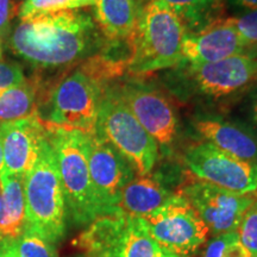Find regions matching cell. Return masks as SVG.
Instances as JSON below:
<instances>
[{
	"label": "cell",
	"instance_id": "cell-10",
	"mask_svg": "<svg viewBox=\"0 0 257 257\" xmlns=\"http://www.w3.org/2000/svg\"><path fill=\"white\" fill-rule=\"evenodd\" d=\"M115 89L136 119L146 128L160 148L169 150L179 131L174 105L163 92L143 80L115 81Z\"/></svg>",
	"mask_w": 257,
	"mask_h": 257
},
{
	"label": "cell",
	"instance_id": "cell-25",
	"mask_svg": "<svg viewBox=\"0 0 257 257\" xmlns=\"http://www.w3.org/2000/svg\"><path fill=\"white\" fill-rule=\"evenodd\" d=\"M237 233L245 249L257 257V192L255 200L240 220Z\"/></svg>",
	"mask_w": 257,
	"mask_h": 257
},
{
	"label": "cell",
	"instance_id": "cell-22",
	"mask_svg": "<svg viewBox=\"0 0 257 257\" xmlns=\"http://www.w3.org/2000/svg\"><path fill=\"white\" fill-rule=\"evenodd\" d=\"M94 0H24L18 11L21 21L93 6Z\"/></svg>",
	"mask_w": 257,
	"mask_h": 257
},
{
	"label": "cell",
	"instance_id": "cell-21",
	"mask_svg": "<svg viewBox=\"0 0 257 257\" xmlns=\"http://www.w3.org/2000/svg\"><path fill=\"white\" fill-rule=\"evenodd\" d=\"M180 18L186 32L197 31L217 17L224 0H162Z\"/></svg>",
	"mask_w": 257,
	"mask_h": 257
},
{
	"label": "cell",
	"instance_id": "cell-9",
	"mask_svg": "<svg viewBox=\"0 0 257 257\" xmlns=\"http://www.w3.org/2000/svg\"><path fill=\"white\" fill-rule=\"evenodd\" d=\"M185 165L195 178L239 194L257 192V163L244 161L202 142L186 149Z\"/></svg>",
	"mask_w": 257,
	"mask_h": 257
},
{
	"label": "cell",
	"instance_id": "cell-1",
	"mask_svg": "<svg viewBox=\"0 0 257 257\" xmlns=\"http://www.w3.org/2000/svg\"><path fill=\"white\" fill-rule=\"evenodd\" d=\"M6 38L14 55L36 69L81 63L101 53L106 42L94 18L80 10L21 21Z\"/></svg>",
	"mask_w": 257,
	"mask_h": 257
},
{
	"label": "cell",
	"instance_id": "cell-30",
	"mask_svg": "<svg viewBox=\"0 0 257 257\" xmlns=\"http://www.w3.org/2000/svg\"><path fill=\"white\" fill-rule=\"evenodd\" d=\"M0 257H18L12 246V240H0Z\"/></svg>",
	"mask_w": 257,
	"mask_h": 257
},
{
	"label": "cell",
	"instance_id": "cell-3",
	"mask_svg": "<svg viewBox=\"0 0 257 257\" xmlns=\"http://www.w3.org/2000/svg\"><path fill=\"white\" fill-rule=\"evenodd\" d=\"M104 69L91 56L63 76L48 95L43 121L55 126L78 128L95 134L99 108L105 88L110 83Z\"/></svg>",
	"mask_w": 257,
	"mask_h": 257
},
{
	"label": "cell",
	"instance_id": "cell-20",
	"mask_svg": "<svg viewBox=\"0 0 257 257\" xmlns=\"http://www.w3.org/2000/svg\"><path fill=\"white\" fill-rule=\"evenodd\" d=\"M43 96V81L37 74L8 89L0 95V125L40 115Z\"/></svg>",
	"mask_w": 257,
	"mask_h": 257
},
{
	"label": "cell",
	"instance_id": "cell-26",
	"mask_svg": "<svg viewBox=\"0 0 257 257\" xmlns=\"http://www.w3.org/2000/svg\"><path fill=\"white\" fill-rule=\"evenodd\" d=\"M230 21L239 36L257 54V11L240 12L236 17H230Z\"/></svg>",
	"mask_w": 257,
	"mask_h": 257
},
{
	"label": "cell",
	"instance_id": "cell-29",
	"mask_svg": "<svg viewBox=\"0 0 257 257\" xmlns=\"http://www.w3.org/2000/svg\"><path fill=\"white\" fill-rule=\"evenodd\" d=\"M227 3L237 11H257V0H227Z\"/></svg>",
	"mask_w": 257,
	"mask_h": 257
},
{
	"label": "cell",
	"instance_id": "cell-27",
	"mask_svg": "<svg viewBox=\"0 0 257 257\" xmlns=\"http://www.w3.org/2000/svg\"><path fill=\"white\" fill-rule=\"evenodd\" d=\"M27 76L21 64L0 60V95L8 89L23 82Z\"/></svg>",
	"mask_w": 257,
	"mask_h": 257
},
{
	"label": "cell",
	"instance_id": "cell-19",
	"mask_svg": "<svg viewBox=\"0 0 257 257\" xmlns=\"http://www.w3.org/2000/svg\"><path fill=\"white\" fill-rule=\"evenodd\" d=\"M0 240L17 239L25 229V175L2 173Z\"/></svg>",
	"mask_w": 257,
	"mask_h": 257
},
{
	"label": "cell",
	"instance_id": "cell-32",
	"mask_svg": "<svg viewBox=\"0 0 257 257\" xmlns=\"http://www.w3.org/2000/svg\"><path fill=\"white\" fill-rule=\"evenodd\" d=\"M3 169H4V154H3V146L0 141V175H2Z\"/></svg>",
	"mask_w": 257,
	"mask_h": 257
},
{
	"label": "cell",
	"instance_id": "cell-8",
	"mask_svg": "<svg viewBox=\"0 0 257 257\" xmlns=\"http://www.w3.org/2000/svg\"><path fill=\"white\" fill-rule=\"evenodd\" d=\"M148 233L160 248L188 257L206 243L210 230L180 193L142 218Z\"/></svg>",
	"mask_w": 257,
	"mask_h": 257
},
{
	"label": "cell",
	"instance_id": "cell-4",
	"mask_svg": "<svg viewBox=\"0 0 257 257\" xmlns=\"http://www.w3.org/2000/svg\"><path fill=\"white\" fill-rule=\"evenodd\" d=\"M47 138L55 153L67 217L76 226H87L102 217L91 181L87 160V133L44 121Z\"/></svg>",
	"mask_w": 257,
	"mask_h": 257
},
{
	"label": "cell",
	"instance_id": "cell-33",
	"mask_svg": "<svg viewBox=\"0 0 257 257\" xmlns=\"http://www.w3.org/2000/svg\"><path fill=\"white\" fill-rule=\"evenodd\" d=\"M3 206V186H2V180H0V211H2Z\"/></svg>",
	"mask_w": 257,
	"mask_h": 257
},
{
	"label": "cell",
	"instance_id": "cell-24",
	"mask_svg": "<svg viewBox=\"0 0 257 257\" xmlns=\"http://www.w3.org/2000/svg\"><path fill=\"white\" fill-rule=\"evenodd\" d=\"M12 246L18 257H57L54 244L27 229L17 239L12 240Z\"/></svg>",
	"mask_w": 257,
	"mask_h": 257
},
{
	"label": "cell",
	"instance_id": "cell-18",
	"mask_svg": "<svg viewBox=\"0 0 257 257\" xmlns=\"http://www.w3.org/2000/svg\"><path fill=\"white\" fill-rule=\"evenodd\" d=\"M174 194L152 173L136 175L123 189L119 211L125 216L143 218L162 206Z\"/></svg>",
	"mask_w": 257,
	"mask_h": 257
},
{
	"label": "cell",
	"instance_id": "cell-35",
	"mask_svg": "<svg viewBox=\"0 0 257 257\" xmlns=\"http://www.w3.org/2000/svg\"><path fill=\"white\" fill-rule=\"evenodd\" d=\"M76 257H87V256H85V255H82V256H76Z\"/></svg>",
	"mask_w": 257,
	"mask_h": 257
},
{
	"label": "cell",
	"instance_id": "cell-13",
	"mask_svg": "<svg viewBox=\"0 0 257 257\" xmlns=\"http://www.w3.org/2000/svg\"><path fill=\"white\" fill-rule=\"evenodd\" d=\"M179 193L187 199L213 234L237 231L256 198V193L239 194L199 179L188 182Z\"/></svg>",
	"mask_w": 257,
	"mask_h": 257
},
{
	"label": "cell",
	"instance_id": "cell-28",
	"mask_svg": "<svg viewBox=\"0 0 257 257\" xmlns=\"http://www.w3.org/2000/svg\"><path fill=\"white\" fill-rule=\"evenodd\" d=\"M18 6L14 0H0V38L4 41L10 34L11 22L18 16Z\"/></svg>",
	"mask_w": 257,
	"mask_h": 257
},
{
	"label": "cell",
	"instance_id": "cell-15",
	"mask_svg": "<svg viewBox=\"0 0 257 257\" xmlns=\"http://www.w3.org/2000/svg\"><path fill=\"white\" fill-rule=\"evenodd\" d=\"M47 128L40 115L0 125L4 169L9 174L27 175L40 154Z\"/></svg>",
	"mask_w": 257,
	"mask_h": 257
},
{
	"label": "cell",
	"instance_id": "cell-34",
	"mask_svg": "<svg viewBox=\"0 0 257 257\" xmlns=\"http://www.w3.org/2000/svg\"><path fill=\"white\" fill-rule=\"evenodd\" d=\"M2 56H3V40L0 38V60H2Z\"/></svg>",
	"mask_w": 257,
	"mask_h": 257
},
{
	"label": "cell",
	"instance_id": "cell-23",
	"mask_svg": "<svg viewBox=\"0 0 257 257\" xmlns=\"http://www.w3.org/2000/svg\"><path fill=\"white\" fill-rule=\"evenodd\" d=\"M202 257H253L240 242L237 231L214 234L208 240Z\"/></svg>",
	"mask_w": 257,
	"mask_h": 257
},
{
	"label": "cell",
	"instance_id": "cell-6",
	"mask_svg": "<svg viewBox=\"0 0 257 257\" xmlns=\"http://www.w3.org/2000/svg\"><path fill=\"white\" fill-rule=\"evenodd\" d=\"M114 82L102 94L95 134L117 149L137 175H148L156 165L160 147L121 100Z\"/></svg>",
	"mask_w": 257,
	"mask_h": 257
},
{
	"label": "cell",
	"instance_id": "cell-5",
	"mask_svg": "<svg viewBox=\"0 0 257 257\" xmlns=\"http://www.w3.org/2000/svg\"><path fill=\"white\" fill-rule=\"evenodd\" d=\"M25 229L56 245L66 236L67 208L53 147L46 140L25 175Z\"/></svg>",
	"mask_w": 257,
	"mask_h": 257
},
{
	"label": "cell",
	"instance_id": "cell-31",
	"mask_svg": "<svg viewBox=\"0 0 257 257\" xmlns=\"http://www.w3.org/2000/svg\"><path fill=\"white\" fill-rule=\"evenodd\" d=\"M250 111H251V118L253 124L257 128V92L252 95L251 98V104H250Z\"/></svg>",
	"mask_w": 257,
	"mask_h": 257
},
{
	"label": "cell",
	"instance_id": "cell-12",
	"mask_svg": "<svg viewBox=\"0 0 257 257\" xmlns=\"http://www.w3.org/2000/svg\"><path fill=\"white\" fill-rule=\"evenodd\" d=\"M87 160L96 200L104 216H119L121 193L136 176L130 162L96 134H87Z\"/></svg>",
	"mask_w": 257,
	"mask_h": 257
},
{
	"label": "cell",
	"instance_id": "cell-2",
	"mask_svg": "<svg viewBox=\"0 0 257 257\" xmlns=\"http://www.w3.org/2000/svg\"><path fill=\"white\" fill-rule=\"evenodd\" d=\"M185 35L182 22L162 0H146L127 41L126 70L144 75L181 66Z\"/></svg>",
	"mask_w": 257,
	"mask_h": 257
},
{
	"label": "cell",
	"instance_id": "cell-17",
	"mask_svg": "<svg viewBox=\"0 0 257 257\" xmlns=\"http://www.w3.org/2000/svg\"><path fill=\"white\" fill-rule=\"evenodd\" d=\"M146 0H94L93 12L106 42H127L136 29Z\"/></svg>",
	"mask_w": 257,
	"mask_h": 257
},
{
	"label": "cell",
	"instance_id": "cell-14",
	"mask_svg": "<svg viewBox=\"0 0 257 257\" xmlns=\"http://www.w3.org/2000/svg\"><path fill=\"white\" fill-rule=\"evenodd\" d=\"M234 55L257 54L239 36L230 17L217 18L197 31L186 32L182 43V64L200 66Z\"/></svg>",
	"mask_w": 257,
	"mask_h": 257
},
{
	"label": "cell",
	"instance_id": "cell-11",
	"mask_svg": "<svg viewBox=\"0 0 257 257\" xmlns=\"http://www.w3.org/2000/svg\"><path fill=\"white\" fill-rule=\"evenodd\" d=\"M179 73L192 94L226 98L257 83V55H234L200 66L186 64Z\"/></svg>",
	"mask_w": 257,
	"mask_h": 257
},
{
	"label": "cell",
	"instance_id": "cell-16",
	"mask_svg": "<svg viewBox=\"0 0 257 257\" xmlns=\"http://www.w3.org/2000/svg\"><path fill=\"white\" fill-rule=\"evenodd\" d=\"M193 126L205 142L238 159L257 163V131L248 125L218 115H201L193 120Z\"/></svg>",
	"mask_w": 257,
	"mask_h": 257
},
{
	"label": "cell",
	"instance_id": "cell-7",
	"mask_svg": "<svg viewBox=\"0 0 257 257\" xmlns=\"http://www.w3.org/2000/svg\"><path fill=\"white\" fill-rule=\"evenodd\" d=\"M87 257H157L159 245L148 233L142 218L104 216L87 225L74 240Z\"/></svg>",
	"mask_w": 257,
	"mask_h": 257
}]
</instances>
